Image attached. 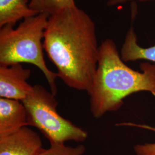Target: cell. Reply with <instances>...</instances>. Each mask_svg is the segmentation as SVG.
I'll return each instance as SVG.
<instances>
[{
    "instance_id": "6da1fadb",
    "label": "cell",
    "mask_w": 155,
    "mask_h": 155,
    "mask_svg": "<svg viewBox=\"0 0 155 155\" xmlns=\"http://www.w3.org/2000/svg\"><path fill=\"white\" fill-rule=\"evenodd\" d=\"M43 48L68 87L88 92L97 71L100 46L95 22L77 6L51 16Z\"/></svg>"
},
{
    "instance_id": "7a4b0ae2",
    "label": "cell",
    "mask_w": 155,
    "mask_h": 155,
    "mask_svg": "<svg viewBox=\"0 0 155 155\" xmlns=\"http://www.w3.org/2000/svg\"><path fill=\"white\" fill-rule=\"evenodd\" d=\"M125 63L113 40L106 39L101 43L97 71L87 92L94 118L118 110L124 99L132 94L147 91L155 97V63H141L140 72Z\"/></svg>"
},
{
    "instance_id": "3957f363",
    "label": "cell",
    "mask_w": 155,
    "mask_h": 155,
    "mask_svg": "<svg viewBox=\"0 0 155 155\" xmlns=\"http://www.w3.org/2000/svg\"><path fill=\"white\" fill-rule=\"evenodd\" d=\"M50 16L38 14L23 19L19 25H6L0 28V66L29 63L41 71L56 95L57 73L47 67L44 58L43 40Z\"/></svg>"
},
{
    "instance_id": "277c9868",
    "label": "cell",
    "mask_w": 155,
    "mask_h": 155,
    "mask_svg": "<svg viewBox=\"0 0 155 155\" xmlns=\"http://www.w3.org/2000/svg\"><path fill=\"white\" fill-rule=\"evenodd\" d=\"M27 113L28 126L37 128L50 144H65L67 141H84L88 133L61 116L58 111L55 95L40 84L33 86L22 101Z\"/></svg>"
},
{
    "instance_id": "5b68a950",
    "label": "cell",
    "mask_w": 155,
    "mask_h": 155,
    "mask_svg": "<svg viewBox=\"0 0 155 155\" xmlns=\"http://www.w3.org/2000/svg\"><path fill=\"white\" fill-rule=\"evenodd\" d=\"M31 70L21 64L0 66V97L22 101L33 86L28 82Z\"/></svg>"
},
{
    "instance_id": "8992f818",
    "label": "cell",
    "mask_w": 155,
    "mask_h": 155,
    "mask_svg": "<svg viewBox=\"0 0 155 155\" xmlns=\"http://www.w3.org/2000/svg\"><path fill=\"white\" fill-rule=\"evenodd\" d=\"M43 149L40 136L28 127L0 137V155H38Z\"/></svg>"
},
{
    "instance_id": "52a82bcc",
    "label": "cell",
    "mask_w": 155,
    "mask_h": 155,
    "mask_svg": "<svg viewBox=\"0 0 155 155\" xmlns=\"http://www.w3.org/2000/svg\"><path fill=\"white\" fill-rule=\"evenodd\" d=\"M28 126L27 113L22 101L0 98V137Z\"/></svg>"
},
{
    "instance_id": "ba28073f",
    "label": "cell",
    "mask_w": 155,
    "mask_h": 155,
    "mask_svg": "<svg viewBox=\"0 0 155 155\" xmlns=\"http://www.w3.org/2000/svg\"><path fill=\"white\" fill-rule=\"evenodd\" d=\"M136 16V9L132 8V23L121 49V57L124 62L145 60L155 63V45L148 48H143L137 43V38L133 26Z\"/></svg>"
},
{
    "instance_id": "9c48e42d",
    "label": "cell",
    "mask_w": 155,
    "mask_h": 155,
    "mask_svg": "<svg viewBox=\"0 0 155 155\" xmlns=\"http://www.w3.org/2000/svg\"><path fill=\"white\" fill-rule=\"evenodd\" d=\"M38 14L29 8L28 0H0V28L15 26L18 21Z\"/></svg>"
},
{
    "instance_id": "30bf717a",
    "label": "cell",
    "mask_w": 155,
    "mask_h": 155,
    "mask_svg": "<svg viewBox=\"0 0 155 155\" xmlns=\"http://www.w3.org/2000/svg\"><path fill=\"white\" fill-rule=\"evenodd\" d=\"M75 6L74 0H29V2L31 9L38 14L50 16Z\"/></svg>"
},
{
    "instance_id": "8fae6325",
    "label": "cell",
    "mask_w": 155,
    "mask_h": 155,
    "mask_svg": "<svg viewBox=\"0 0 155 155\" xmlns=\"http://www.w3.org/2000/svg\"><path fill=\"white\" fill-rule=\"evenodd\" d=\"M86 152L84 145L75 147L67 146L65 144H50L48 149H43L38 155H83Z\"/></svg>"
},
{
    "instance_id": "7c38bea8",
    "label": "cell",
    "mask_w": 155,
    "mask_h": 155,
    "mask_svg": "<svg viewBox=\"0 0 155 155\" xmlns=\"http://www.w3.org/2000/svg\"><path fill=\"white\" fill-rule=\"evenodd\" d=\"M116 125L139 127L155 132V127L148 125L138 124L133 122H123L118 124ZM134 151L136 155H155V143L137 144L134 147Z\"/></svg>"
},
{
    "instance_id": "4fadbf2b",
    "label": "cell",
    "mask_w": 155,
    "mask_h": 155,
    "mask_svg": "<svg viewBox=\"0 0 155 155\" xmlns=\"http://www.w3.org/2000/svg\"><path fill=\"white\" fill-rule=\"evenodd\" d=\"M134 1L144 2V1H155V0H108L107 2V5L108 6L120 5L129 1Z\"/></svg>"
}]
</instances>
